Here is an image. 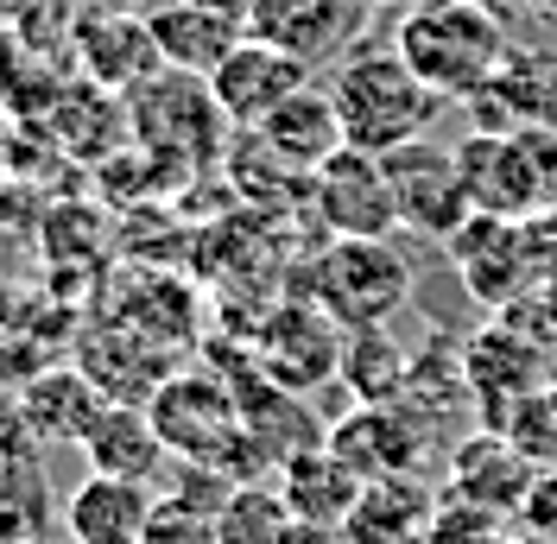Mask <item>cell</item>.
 Returning <instances> with one entry per match:
<instances>
[{
  "mask_svg": "<svg viewBox=\"0 0 557 544\" xmlns=\"http://www.w3.org/2000/svg\"><path fill=\"white\" fill-rule=\"evenodd\" d=\"M330 102L343 114V139L355 152H399L437 127L444 96L418 76L393 45H355L348 58L330 64Z\"/></svg>",
  "mask_w": 557,
  "mask_h": 544,
  "instance_id": "cell-1",
  "label": "cell"
},
{
  "mask_svg": "<svg viewBox=\"0 0 557 544\" xmlns=\"http://www.w3.org/2000/svg\"><path fill=\"white\" fill-rule=\"evenodd\" d=\"M393 51L444 102H475L494 83V70L507 64L513 38H507V20L487 13L482 0H418L393 26Z\"/></svg>",
  "mask_w": 557,
  "mask_h": 544,
  "instance_id": "cell-2",
  "label": "cell"
},
{
  "mask_svg": "<svg viewBox=\"0 0 557 544\" xmlns=\"http://www.w3.org/2000/svg\"><path fill=\"white\" fill-rule=\"evenodd\" d=\"M311 305H323L343 330H386L399 310L412 305L418 267L393 235L381 240H323L305 279Z\"/></svg>",
  "mask_w": 557,
  "mask_h": 544,
  "instance_id": "cell-3",
  "label": "cell"
},
{
  "mask_svg": "<svg viewBox=\"0 0 557 544\" xmlns=\"http://www.w3.org/2000/svg\"><path fill=\"white\" fill-rule=\"evenodd\" d=\"M121 102H127V134L146 146V159H190V165H203L228 139V114L215 108L209 76H190V70H172V64L152 70Z\"/></svg>",
  "mask_w": 557,
  "mask_h": 544,
  "instance_id": "cell-4",
  "label": "cell"
},
{
  "mask_svg": "<svg viewBox=\"0 0 557 544\" xmlns=\"http://www.w3.org/2000/svg\"><path fill=\"white\" fill-rule=\"evenodd\" d=\"M545 348L525 317L494 310V323H482L475 336L462 342V380H469V406L482 411V424H507V411L520 406L532 386H545Z\"/></svg>",
  "mask_w": 557,
  "mask_h": 544,
  "instance_id": "cell-5",
  "label": "cell"
},
{
  "mask_svg": "<svg viewBox=\"0 0 557 544\" xmlns=\"http://www.w3.org/2000/svg\"><path fill=\"white\" fill-rule=\"evenodd\" d=\"M330 240H381L399 235V203H393V184H386V159L374 152H355L343 146L336 159H323L311 171V203Z\"/></svg>",
  "mask_w": 557,
  "mask_h": 544,
  "instance_id": "cell-6",
  "label": "cell"
},
{
  "mask_svg": "<svg viewBox=\"0 0 557 544\" xmlns=\"http://www.w3.org/2000/svg\"><path fill=\"white\" fill-rule=\"evenodd\" d=\"M386 184H393V203H399V228L437 240V247L475 215L469 190H462V171H456V146H437L431 134L386 152Z\"/></svg>",
  "mask_w": 557,
  "mask_h": 544,
  "instance_id": "cell-7",
  "label": "cell"
},
{
  "mask_svg": "<svg viewBox=\"0 0 557 544\" xmlns=\"http://www.w3.org/2000/svg\"><path fill=\"white\" fill-rule=\"evenodd\" d=\"M146 411H152L159 437L172 449V462H203V469H215V462H228L242 449V411H235V399L209 374H172L146 399Z\"/></svg>",
  "mask_w": 557,
  "mask_h": 544,
  "instance_id": "cell-8",
  "label": "cell"
},
{
  "mask_svg": "<svg viewBox=\"0 0 557 544\" xmlns=\"http://www.w3.org/2000/svg\"><path fill=\"white\" fill-rule=\"evenodd\" d=\"M444 254H450L462 292L482 310H513L520 298L539 292V267H532V254H525V235H520V222H507V215H482V209H475V215L444 240Z\"/></svg>",
  "mask_w": 557,
  "mask_h": 544,
  "instance_id": "cell-9",
  "label": "cell"
},
{
  "mask_svg": "<svg viewBox=\"0 0 557 544\" xmlns=\"http://www.w3.org/2000/svg\"><path fill=\"white\" fill-rule=\"evenodd\" d=\"M343 323L330 317L311 298H292V305H273L260 336H253V355H260V374L285 386V393H311L323 380H336L343 368Z\"/></svg>",
  "mask_w": 557,
  "mask_h": 544,
  "instance_id": "cell-10",
  "label": "cell"
},
{
  "mask_svg": "<svg viewBox=\"0 0 557 544\" xmlns=\"http://www.w3.org/2000/svg\"><path fill=\"white\" fill-rule=\"evenodd\" d=\"M368 13L374 0H247V38H267L317 70L368 45Z\"/></svg>",
  "mask_w": 557,
  "mask_h": 544,
  "instance_id": "cell-11",
  "label": "cell"
},
{
  "mask_svg": "<svg viewBox=\"0 0 557 544\" xmlns=\"http://www.w3.org/2000/svg\"><path fill=\"white\" fill-rule=\"evenodd\" d=\"M323 443L343 456L361 481L381 475H418V462L431 456V418L412 399H393V406H355L348 418H336Z\"/></svg>",
  "mask_w": 557,
  "mask_h": 544,
  "instance_id": "cell-12",
  "label": "cell"
},
{
  "mask_svg": "<svg viewBox=\"0 0 557 544\" xmlns=\"http://www.w3.org/2000/svg\"><path fill=\"white\" fill-rule=\"evenodd\" d=\"M70 58L89 83H102L114 96L139 89L152 70H165L159 45H152V26L146 13H114V7H76L70 13Z\"/></svg>",
  "mask_w": 557,
  "mask_h": 544,
  "instance_id": "cell-13",
  "label": "cell"
},
{
  "mask_svg": "<svg viewBox=\"0 0 557 544\" xmlns=\"http://www.w3.org/2000/svg\"><path fill=\"white\" fill-rule=\"evenodd\" d=\"M456 171H462V190H469V203L482 209V215H507V222H520L532 209L552 203V190H545V177L532 165V152L520 146V134H475L456 146Z\"/></svg>",
  "mask_w": 557,
  "mask_h": 544,
  "instance_id": "cell-14",
  "label": "cell"
},
{
  "mask_svg": "<svg viewBox=\"0 0 557 544\" xmlns=\"http://www.w3.org/2000/svg\"><path fill=\"white\" fill-rule=\"evenodd\" d=\"M305 83H317V70L305 58H292V51H278L267 38H242L215 76H209V89H215V108L228 114V127H260L278 102H292Z\"/></svg>",
  "mask_w": 557,
  "mask_h": 544,
  "instance_id": "cell-15",
  "label": "cell"
},
{
  "mask_svg": "<svg viewBox=\"0 0 557 544\" xmlns=\"http://www.w3.org/2000/svg\"><path fill=\"white\" fill-rule=\"evenodd\" d=\"M146 26L172 70L215 76V64L247 38V0H159Z\"/></svg>",
  "mask_w": 557,
  "mask_h": 544,
  "instance_id": "cell-16",
  "label": "cell"
},
{
  "mask_svg": "<svg viewBox=\"0 0 557 544\" xmlns=\"http://www.w3.org/2000/svg\"><path fill=\"white\" fill-rule=\"evenodd\" d=\"M532 475H539V462L525 456L520 443L507 437V431H494V424H482L475 437H462L450 449V462H444V494L520 519V500H525V487H532Z\"/></svg>",
  "mask_w": 557,
  "mask_h": 544,
  "instance_id": "cell-17",
  "label": "cell"
},
{
  "mask_svg": "<svg viewBox=\"0 0 557 544\" xmlns=\"http://www.w3.org/2000/svg\"><path fill=\"white\" fill-rule=\"evenodd\" d=\"M20 406L33 424L38 449H83V437L96 431V418L108 411V393L83 374L76 361H45L26 386H20Z\"/></svg>",
  "mask_w": 557,
  "mask_h": 544,
  "instance_id": "cell-18",
  "label": "cell"
},
{
  "mask_svg": "<svg viewBox=\"0 0 557 544\" xmlns=\"http://www.w3.org/2000/svg\"><path fill=\"white\" fill-rule=\"evenodd\" d=\"M437 500H444V487H431L424 475L361 481V494L343 519V544H424Z\"/></svg>",
  "mask_w": 557,
  "mask_h": 544,
  "instance_id": "cell-19",
  "label": "cell"
},
{
  "mask_svg": "<svg viewBox=\"0 0 557 544\" xmlns=\"http://www.w3.org/2000/svg\"><path fill=\"white\" fill-rule=\"evenodd\" d=\"M159 494L146 481L121 475H83L64 500V532L70 544H146Z\"/></svg>",
  "mask_w": 557,
  "mask_h": 544,
  "instance_id": "cell-20",
  "label": "cell"
},
{
  "mask_svg": "<svg viewBox=\"0 0 557 544\" xmlns=\"http://www.w3.org/2000/svg\"><path fill=\"white\" fill-rule=\"evenodd\" d=\"M83 462L89 475H121V481H159V469H172V449L159 437L146 406H121L108 399V411L96 418V431L83 437Z\"/></svg>",
  "mask_w": 557,
  "mask_h": 544,
  "instance_id": "cell-21",
  "label": "cell"
},
{
  "mask_svg": "<svg viewBox=\"0 0 557 544\" xmlns=\"http://www.w3.org/2000/svg\"><path fill=\"white\" fill-rule=\"evenodd\" d=\"M278 494H285V507L298 512L305 526L343 532L348 507H355V494H361V475L348 469L330 443H311V449H298L292 462H278Z\"/></svg>",
  "mask_w": 557,
  "mask_h": 544,
  "instance_id": "cell-22",
  "label": "cell"
},
{
  "mask_svg": "<svg viewBox=\"0 0 557 544\" xmlns=\"http://www.w3.org/2000/svg\"><path fill=\"white\" fill-rule=\"evenodd\" d=\"M475 127L487 134H513V127H532V121H557V64H539L532 51H507V64L494 70L482 96H475Z\"/></svg>",
  "mask_w": 557,
  "mask_h": 544,
  "instance_id": "cell-23",
  "label": "cell"
},
{
  "mask_svg": "<svg viewBox=\"0 0 557 544\" xmlns=\"http://www.w3.org/2000/svg\"><path fill=\"white\" fill-rule=\"evenodd\" d=\"M253 134L273 146L278 159H292L298 171H317L323 159H336L348 139H343V114H336V102H330V89H317V83H305L292 102H278Z\"/></svg>",
  "mask_w": 557,
  "mask_h": 544,
  "instance_id": "cell-24",
  "label": "cell"
},
{
  "mask_svg": "<svg viewBox=\"0 0 557 544\" xmlns=\"http://www.w3.org/2000/svg\"><path fill=\"white\" fill-rule=\"evenodd\" d=\"M58 494L45 475V449L26 456H0V544H45V532L58 526Z\"/></svg>",
  "mask_w": 557,
  "mask_h": 544,
  "instance_id": "cell-25",
  "label": "cell"
},
{
  "mask_svg": "<svg viewBox=\"0 0 557 544\" xmlns=\"http://www.w3.org/2000/svg\"><path fill=\"white\" fill-rule=\"evenodd\" d=\"M336 380L348 386V399H355V406H393V399H406L412 355L386 336V330H348Z\"/></svg>",
  "mask_w": 557,
  "mask_h": 544,
  "instance_id": "cell-26",
  "label": "cell"
},
{
  "mask_svg": "<svg viewBox=\"0 0 557 544\" xmlns=\"http://www.w3.org/2000/svg\"><path fill=\"white\" fill-rule=\"evenodd\" d=\"M500 431L520 443L539 469H557V380L532 386L520 406L507 411V424H500Z\"/></svg>",
  "mask_w": 557,
  "mask_h": 544,
  "instance_id": "cell-27",
  "label": "cell"
},
{
  "mask_svg": "<svg viewBox=\"0 0 557 544\" xmlns=\"http://www.w3.org/2000/svg\"><path fill=\"white\" fill-rule=\"evenodd\" d=\"M513 539V526H507V512L494 507H475V500H437V512H431V532H424V544H507Z\"/></svg>",
  "mask_w": 557,
  "mask_h": 544,
  "instance_id": "cell-28",
  "label": "cell"
},
{
  "mask_svg": "<svg viewBox=\"0 0 557 544\" xmlns=\"http://www.w3.org/2000/svg\"><path fill=\"white\" fill-rule=\"evenodd\" d=\"M33 310H38L33 292H26V285H13V279L0 272V348L33 342Z\"/></svg>",
  "mask_w": 557,
  "mask_h": 544,
  "instance_id": "cell-29",
  "label": "cell"
},
{
  "mask_svg": "<svg viewBox=\"0 0 557 544\" xmlns=\"http://www.w3.org/2000/svg\"><path fill=\"white\" fill-rule=\"evenodd\" d=\"M520 526L557 532V469H539L532 475V487H525V500H520Z\"/></svg>",
  "mask_w": 557,
  "mask_h": 544,
  "instance_id": "cell-30",
  "label": "cell"
},
{
  "mask_svg": "<svg viewBox=\"0 0 557 544\" xmlns=\"http://www.w3.org/2000/svg\"><path fill=\"white\" fill-rule=\"evenodd\" d=\"M26 449H38L26 406H20V393H0V456H26Z\"/></svg>",
  "mask_w": 557,
  "mask_h": 544,
  "instance_id": "cell-31",
  "label": "cell"
},
{
  "mask_svg": "<svg viewBox=\"0 0 557 544\" xmlns=\"http://www.w3.org/2000/svg\"><path fill=\"white\" fill-rule=\"evenodd\" d=\"M513 317H525V323H532L545 342H557V272L539 285V292H532V298H520V305H513Z\"/></svg>",
  "mask_w": 557,
  "mask_h": 544,
  "instance_id": "cell-32",
  "label": "cell"
},
{
  "mask_svg": "<svg viewBox=\"0 0 557 544\" xmlns=\"http://www.w3.org/2000/svg\"><path fill=\"white\" fill-rule=\"evenodd\" d=\"M13 139H20V121H13V108L0 102V177L13 171Z\"/></svg>",
  "mask_w": 557,
  "mask_h": 544,
  "instance_id": "cell-33",
  "label": "cell"
},
{
  "mask_svg": "<svg viewBox=\"0 0 557 544\" xmlns=\"http://www.w3.org/2000/svg\"><path fill=\"white\" fill-rule=\"evenodd\" d=\"M51 0H0V26H26L33 13H45Z\"/></svg>",
  "mask_w": 557,
  "mask_h": 544,
  "instance_id": "cell-34",
  "label": "cell"
},
{
  "mask_svg": "<svg viewBox=\"0 0 557 544\" xmlns=\"http://www.w3.org/2000/svg\"><path fill=\"white\" fill-rule=\"evenodd\" d=\"M83 7H114V13H152L159 0H83Z\"/></svg>",
  "mask_w": 557,
  "mask_h": 544,
  "instance_id": "cell-35",
  "label": "cell"
},
{
  "mask_svg": "<svg viewBox=\"0 0 557 544\" xmlns=\"http://www.w3.org/2000/svg\"><path fill=\"white\" fill-rule=\"evenodd\" d=\"M507 544H557V532H532V526H520Z\"/></svg>",
  "mask_w": 557,
  "mask_h": 544,
  "instance_id": "cell-36",
  "label": "cell"
},
{
  "mask_svg": "<svg viewBox=\"0 0 557 544\" xmlns=\"http://www.w3.org/2000/svg\"><path fill=\"white\" fill-rule=\"evenodd\" d=\"M525 13H545V20H557V0H520Z\"/></svg>",
  "mask_w": 557,
  "mask_h": 544,
  "instance_id": "cell-37",
  "label": "cell"
},
{
  "mask_svg": "<svg viewBox=\"0 0 557 544\" xmlns=\"http://www.w3.org/2000/svg\"><path fill=\"white\" fill-rule=\"evenodd\" d=\"M393 7H399V13H406V7H418V0H393Z\"/></svg>",
  "mask_w": 557,
  "mask_h": 544,
  "instance_id": "cell-38",
  "label": "cell"
}]
</instances>
